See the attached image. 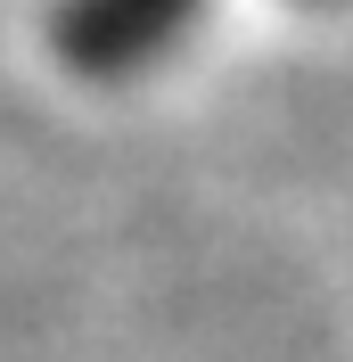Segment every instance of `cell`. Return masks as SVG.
I'll return each mask as SVG.
<instances>
[{"label": "cell", "instance_id": "1", "mask_svg": "<svg viewBox=\"0 0 353 362\" xmlns=\"http://www.w3.org/2000/svg\"><path fill=\"white\" fill-rule=\"evenodd\" d=\"M214 0H49V58L74 83H140L189 33Z\"/></svg>", "mask_w": 353, "mask_h": 362}]
</instances>
